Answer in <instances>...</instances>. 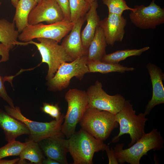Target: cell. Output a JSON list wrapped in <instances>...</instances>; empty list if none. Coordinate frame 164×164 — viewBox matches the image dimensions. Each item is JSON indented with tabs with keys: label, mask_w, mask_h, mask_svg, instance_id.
Listing matches in <instances>:
<instances>
[{
	"label": "cell",
	"mask_w": 164,
	"mask_h": 164,
	"mask_svg": "<svg viewBox=\"0 0 164 164\" xmlns=\"http://www.w3.org/2000/svg\"><path fill=\"white\" fill-rule=\"evenodd\" d=\"M164 141L160 132L153 128L150 132L144 135L128 148L123 149V143L117 144L113 149L114 155L120 164L125 162L139 164L144 155L151 150H159L163 148Z\"/></svg>",
	"instance_id": "obj_1"
},
{
	"label": "cell",
	"mask_w": 164,
	"mask_h": 164,
	"mask_svg": "<svg viewBox=\"0 0 164 164\" xmlns=\"http://www.w3.org/2000/svg\"><path fill=\"white\" fill-rule=\"evenodd\" d=\"M68 150L73 164H92L94 153L105 150L107 145L81 128L69 138Z\"/></svg>",
	"instance_id": "obj_2"
},
{
	"label": "cell",
	"mask_w": 164,
	"mask_h": 164,
	"mask_svg": "<svg viewBox=\"0 0 164 164\" xmlns=\"http://www.w3.org/2000/svg\"><path fill=\"white\" fill-rule=\"evenodd\" d=\"M146 115L144 113L136 115L130 101L125 100L123 108L115 114L116 120L119 125V132L113 138L111 142H117L121 136L128 134L131 139L128 146L132 145L145 134V126L148 120Z\"/></svg>",
	"instance_id": "obj_3"
},
{
	"label": "cell",
	"mask_w": 164,
	"mask_h": 164,
	"mask_svg": "<svg viewBox=\"0 0 164 164\" xmlns=\"http://www.w3.org/2000/svg\"><path fill=\"white\" fill-rule=\"evenodd\" d=\"M5 111L10 115L24 123L29 131V139L39 142L49 137H63L62 125L64 120V115L62 114L58 120L49 122H40L31 120L25 116L19 107H12L4 106Z\"/></svg>",
	"instance_id": "obj_4"
},
{
	"label": "cell",
	"mask_w": 164,
	"mask_h": 164,
	"mask_svg": "<svg viewBox=\"0 0 164 164\" xmlns=\"http://www.w3.org/2000/svg\"><path fill=\"white\" fill-rule=\"evenodd\" d=\"M82 128L103 141L118 127L115 114L105 111L88 108L79 122Z\"/></svg>",
	"instance_id": "obj_5"
},
{
	"label": "cell",
	"mask_w": 164,
	"mask_h": 164,
	"mask_svg": "<svg viewBox=\"0 0 164 164\" xmlns=\"http://www.w3.org/2000/svg\"><path fill=\"white\" fill-rule=\"evenodd\" d=\"M64 97L68 107L61 131L68 139L75 133L77 124L88 108V98L86 91L76 88L69 90Z\"/></svg>",
	"instance_id": "obj_6"
},
{
	"label": "cell",
	"mask_w": 164,
	"mask_h": 164,
	"mask_svg": "<svg viewBox=\"0 0 164 164\" xmlns=\"http://www.w3.org/2000/svg\"><path fill=\"white\" fill-rule=\"evenodd\" d=\"M74 23L64 19L55 23L44 24L43 23L28 25L19 33L18 39L27 42L35 39L44 38L54 40L60 43L70 32Z\"/></svg>",
	"instance_id": "obj_7"
},
{
	"label": "cell",
	"mask_w": 164,
	"mask_h": 164,
	"mask_svg": "<svg viewBox=\"0 0 164 164\" xmlns=\"http://www.w3.org/2000/svg\"><path fill=\"white\" fill-rule=\"evenodd\" d=\"M37 39L39 43L32 40L27 43L28 45L32 44L36 47L41 56V63L47 64L48 69L46 78L48 80L53 77L63 62H70L73 60L56 41L44 38Z\"/></svg>",
	"instance_id": "obj_8"
},
{
	"label": "cell",
	"mask_w": 164,
	"mask_h": 164,
	"mask_svg": "<svg viewBox=\"0 0 164 164\" xmlns=\"http://www.w3.org/2000/svg\"><path fill=\"white\" fill-rule=\"evenodd\" d=\"M87 55L78 57L70 62H63L60 66L53 77L48 80L50 91H61L68 86L72 78L82 80L89 73L87 65Z\"/></svg>",
	"instance_id": "obj_9"
},
{
	"label": "cell",
	"mask_w": 164,
	"mask_h": 164,
	"mask_svg": "<svg viewBox=\"0 0 164 164\" xmlns=\"http://www.w3.org/2000/svg\"><path fill=\"white\" fill-rule=\"evenodd\" d=\"M88 98V108L108 111L115 114L123 108L125 101L121 94H108L103 89L101 82L97 80L86 92Z\"/></svg>",
	"instance_id": "obj_10"
},
{
	"label": "cell",
	"mask_w": 164,
	"mask_h": 164,
	"mask_svg": "<svg viewBox=\"0 0 164 164\" xmlns=\"http://www.w3.org/2000/svg\"><path fill=\"white\" fill-rule=\"evenodd\" d=\"M131 22L141 29H154L164 23V9L152 0L147 6L136 5L129 14Z\"/></svg>",
	"instance_id": "obj_11"
},
{
	"label": "cell",
	"mask_w": 164,
	"mask_h": 164,
	"mask_svg": "<svg viewBox=\"0 0 164 164\" xmlns=\"http://www.w3.org/2000/svg\"><path fill=\"white\" fill-rule=\"evenodd\" d=\"M64 19L63 11L56 0H43L38 3L30 12L28 22L30 25L42 22L51 24Z\"/></svg>",
	"instance_id": "obj_12"
},
{
	"label": "cell",
	"mask_w": 164,
	"mask_h": 164,
	"mask_svg": "<svg viewBox=\"0 0 164 164\" xmlns=\"http://www.w3.org/2000/svg\"><path fill=\"white\" fill-rule=\"evenodd\" d=\"M126 19L122 15L109 14L100 20L99 26L103 32L107 44L112 46L116 42H121L125 33Z\"/></svg>",
	"instance_id": "obj_13"
},
{
	"label": "cell",
	"mask_w": 164,
	"mask_h": 164,
	"mask_svg": "<svg viewBox=\"0 0 164 164\" xmlns=\"http://www.w3.org/2000/svg\"><path fill=\"white\" fill-rule=\"evenodd\" d=\"M149 73L152 88V98L146 107L144 113L149 114L156 106L164 103V87L163 80L164 74L160 68L151 63L146 66Z\"/></svg>",
	"instance_id": "obj_14"
},
{
	"label": "cell",
	"mask_w": 164,
	"mask_h": 164,
	"mask_svg": "<svg viewBox=\"0 0 164 164\" xmlns=\"http://www.w3.org/2000/svg\"><path fill=\"white\" fill-rule=\"evenodd\" d=\"M85 21V16L78 20L70 33L64 37L61 44L73 60L78 57L87 55V51L83 47L81 36V28Z\"/></svg>",
	"instance_id": "obj_15"
},
{
	"label": "cell",
	"mask_w": 164,
	"mask_h": 164,
	"mask_svg": "<svg viewBox=\"0 0 164 164\" xmlns=\"http://www.w3.org/2000/svg\"><path fill=\"white\" fill-rule=\"evenodd\" d=\"M63 137H49L38 143L47 157L54 159L60 164H67L66 155L69 152L68 140Z\"/></svg>",
	"instance_id": "obj_16"
},
{
	"label": "cell",
	"mask_w": 164,
	"mask_h": 164,
	"mask_svg": "<svg viewBox=\"0 0 164 164\" xmlns=\"http://www.w3.org/2000/svg\"><path fill=\"white\" fill-rule=\"evenodd\" d=\"M0 127L4 131L5 140L8 142L15 141L20 135L29 134L28 128L24 123L0 108Z\"/></svg>",
	"instance_id": "obj_17"
},
{
	"label": "cell",
	"mask_w": 164,
	"mask_h": 164,
	"mask_svg": "<svg viewBox=\"0 0 164 164\" xmlns=\"http://www.w3.org/2000/svg\"><path fill=\"white\" fill-rule=\"evenodd\" d=\"M98 7L97 1L91 3L90 9L85 15L87 24L81 33L83 47L87 51L94 37L96 28L99 26L100 20L97 10Z\"/></svg>",
	"instance_id": "obj_18"
},
{
	"label": "cell",
	"mask_w": 164,
	"mask_h": 164,
	"mask_svg": "<svg viewBox=\"0 0 164 164\" xmlns=\"http://www.w3.org/2000/svg\"><path fill=\"white\" fill-rule=\"evenodd\" d=\"M15 28L14 22L4 18L0 19V42L11 49L16 45H27L26 42L18 41L19 33Z\"/></svg>",
	"instance_id": "obj_19"
},
{
	"label": "cell",
	"mask_w": 164,
	"mask_h": 164,
	"mask_svg": "<svg viewBox=\"0 0 164 164\" xmlns=\"http://www.w3.org/2000/svg\"><path fill=\"white\" fill-rule=\"evenodd\" d=\"M107 46L103 32L99 26L96 28L94 37L88 49L87 61H101L106 54Z\"/></svg>",
	"instance_id": "obj_20"
},
{
	"label": "cell",
	"mask_w": 164,
	"mask_h": 164,
	"mask_svg": "<svg viewBox=\"0 0 164 164\" xmlns=\"http://www.w3.org/2000/svg\"><path fill=\"white\" fill-rule=\"evenodd\" d=\"M37 3L34 0H19L15 8L13 21L19 33L29 25L28 18Z\"/></svg>",
	"instance_id": "obj_21"
},
{
	"label": "cell",
	"mask_w": 164,
	"mask_h": 164,
	"mask_svg": "<svg viewBox=\"0 0 164 164\" xmlns=\"http://www.w3.org/2000/svg\"><path fill=\"white\" fill-rule=\"evenodd\" d=\"M26 142V145L19 156V160L17 163L26 164V159L31 163L42 164L45 158L38 142L29 139Z\"/></svg>",
	"instance_id": "obj_22"
},
{
	"label": "cell",
	"mask_w": 164,
	"mask_h": 164,
	"mask_svg": "<svg viewBox=\"0 0 164 164\" xmlns=\"http://www.w3.org/2000/svg\"><path fill=\"white\" fill-rule=\"evenodd\" d=\"M89 73H107L112 72L121 73L126 71H133V67H125L119 63L111 64L106 63L100 60H92L87 62Z\"/></svg>",
	"instance_id": "obj_23"
},
{
	"label": "cell",
	"mask_w": 164,
	"mask_h": 164,
	"mask_svg": "<svg viewBox=\"0 0 164 164\" xmlns=\"http://www.w3.org/2000/svg\"><path fill=\"white\" fill-rule=\"evenodd\" d=\"M150 47L146 46L139 49H126L118 50L112 53L106 54L101 61L111 64H118L121 61L128 57L133 56H140L142 53L148 50Z\"/></svg>",
	"instance_id": "obj_24"
},
{
	"label": "cell",
	"mask_w": 164,
	"mask_h": 164,
	"mask_svg": "<svg viewBox=\"0 0 164 164\" xmlns=\"http://www.w3.org/2000/svg\"><path fill=\"white\" fill-rule=\"evenodd\" d=\"M70 21L74 23L84 17L90 9L91 4L85 0H69Z\"/></svg>",
	"instance_id": "obj_25"
},
{
	"label": "cell",
	"mask_w": 164,
	"mask_h": 164,
	"mask_svg": "<svg viewBox=\"0 0 164 164\" xmlns=\"http://www.w3.org/2000/svg\"><path fill=\"white\" fill-rule=\"evenodd\" d=\"M26 145V142H21L15 140L8 142L0 148V159L10 156H19Z\"/></svg>",
	"instance_id": "obj_26"
},
{
	"label": "cell",
	"mask_w": 164,
	"mask_h": 164,
	"mask_svg": "<svg viewBox=\"0 0 164 164\" xmlns=\"http://www.w3.org/2000/svg\"><path fill=\"white\" fill-rule=\"evenodd\" d=\"M103 4L108 7L109 14L121 15L126 10L133 11L134 8L129 7L125 0H102Z\"/></svg>",
	"instance_id": "obj_27"
},
{
	"label": "cell",
	"mask_w": 164,
	"mask_h": 164,
	"mask_svg": "<svg viewBox=\"0 0 164 164\" xmlns=\"http://www.w3.org/2000/svg\"><path fill=\"white\" fill-rule=\"evenodd\" d=\"M0 97L7 103L10 106L14 108L13 101L9 96L6 91L4 81L0 74Z\"/></svg>",
	"instance_id": "obj_28"
},
{
	"label": "cell",
	"mask_w": 164,
	"mask_h": 164,
	"mask_svg": "<svg viewBox=\"0 0 164 164\" xmlns=\"http://www.w3.org/2000/svg\"><path fill=\"white\" fill-rule=\"evenodd\" d=\"M63 13L64 18L70 21L69 0H56Z\"/></svg>",
	"instance_id": "obj_29"
},
{
	"label": "cell",
	"mask_w": 164,
	"mask_h": 164,
	"mask_svg": "<svg viewBox=\"0 0 164 164\" xmlns=\"http://www.w3.org/2000/svg\"><path fill=\"white\" fill-rule=\"evenodd\" d=\"M10 50L9 47L0 43V56L1 57L0 63L6 62L9 60Z\"/></svg>",
	"instance_id": "obj_30"
},
{
	"label": "cell",
	"mask_w": 164,
	"mask_h": 164,
	"mask_svg": "<svg viewBox=\"0 0 164 164\" xmlns=\"http://www.w3.org/2000/svg\"><path fill=\"white\" fill-rule=\"evenodd\" d=\"M49 115L56 120H58L61 115L60 109L58 104H52L51 109Z\"/></svg>",
	"instance_id": "obj_31"
},
{
	"label": "cell",
	"mask_w": 164,
	"mask_h": 164,
	"mask_svg": "<svg viewBox=\"0 0 164 164\" xmlns=\"http://www.w3.org/2000/svg\"><path fill=\"white\" fill-rule=\"evenodd\" d=\"M105 150L106 151L109 160V164H118L117 160L114 154L113 149L111 148L110 149L108 145H107Z\"/></svg>",
	"instance_id": "obj_32"
},
{
	"label": "cell",
	"mask_w": 164,
	"mask_h": 164,
	"mask_svg": "<svg viewBox=\"0 0 164 164\" xmlns=\"http://www.w3.org/2000/svg\"><path fill=\"white\" fill-rule=\"evenodd\" d=\"M52 105L48 103H44L43 106L41 108V110L43 112L49 115L51 109Z\"/></svg>",
	"instance_id": "obj_33"
},
{
	"label": "cell",
	"mask_w": 164,
	"mask_h": 164,
	"mask_svg": "<svg viewBox=\"0 0 164 164\" xmlns=\"http://www.w3.org/2000/svg\"><path fill=\"white\" fill-rule=\"evenodd\" d=\"M19 160V158H17L11 160L0 159V164H15L17 163Z\"/></svg>",
	"instance_id": "obj_34"
},
{
	"label": "cell",
	"mask_w": 164,
	"mask_h": 164,
	"mask_svg": "<svg viewBox=\"0 0 164 164\" xmlns=\"http://www.w3.org/2000/svg\"><path fill=\"white\" fill-rule=\"evenodd\" d=\"M42 164H60L59 162L50 158L47 157L43 161Z\"/></svg>",
	"instance_id": "obj_35"
},
{
	"label": "cell",
	"mask_w": 164,
	"mask_h": 164,
	"mask_svg": "<svg viewBox=\"0 0 164 164\" xmlns=\"http://www.w3.org/2000/svg\"><path fill=\"white\" fill-rule=\"evenodd\" d=\"M19 0H14V2L12 4V5L15 7Z\"/></svg>",
	"instance_id": "obj_36"
},
{
	"label": "cell",
	"mask_w": 164,
	"mask_h": 164,
	"mask_svg": "<svg viewBox=\"0 0 164 164\" xmlns=\"http://www.w3.org/2000/svg\"><path fill=\"white\" fill-rule=\"evenodd\" d=\"M85 0L86 1V2H89L90 4H91V3H92L94 1H97V0Z\"/></svg>",
	"instance_id": "obj_37"
},
{
	"label": "cell",
	"mask_w": 164,
	"mask_h": 164,
	"mask_svg": "<svg viewBox=\"0 0 164 164\" xmlns=\"http://www.w3.org/2000/svg\"><path fill=\"white\" fill-rule=\"evenodd\" d=\"M37 3L43 0H34Z\"/></svg>",
	"instance_id": "obj_38"
},
{
	"label": "cell",
	"mask_w": 164,
	"mask_h": 164,
	"mask_svg": "<svg viewBox=\"0 0 164 164\" xmlns=\"http://www.w3.org/2000/svg\"><path fill=\"white\" fill-rule=\"evenodd\" d=\"M14 0H11V3H12H12L13 2Z\"/></svg>",
	"instance_id": "obj_39"
},
{
	"label": "cell",
	"mask_w": 164,
	"mask_h": 164,
	"mask_svg": "<svg viewBox=\"0 0 164 164\" xmlns=\"http://www.w3.org/2000/svg\"><path fill=\"white\" fill-rule=\"evenodd\" d=\"M2 4V2H0V5H1Z\"/></svg>",
	"instance_id": "obj_40"
}]
</instances>
